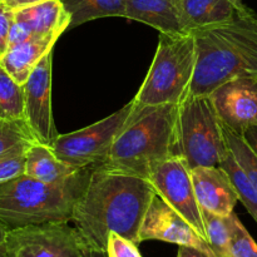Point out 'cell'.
<instances>
[{
    "instance_id": "cell-22",
    "label": "cell",
    "mask_w": 257,
    "mask_h": 257,
    "mask_svg": "<svg viewBox=\"0 0 257 257\" xmlns=\"http://www.w3.org/2000/svg\"><path fill=\"white\" fill-rule=\"evenodd\" d=\"M24 119V87L0 65V120Z\"/></svg>"
},
{
    "instance_id": "cell-31",
    "label": "cell",
    "mask_w": 257,
    "mask_h": 257,
    "mask_svg": "<svg viewBox=\"0 0 257 257\" xmlns=\"http://www.w3.org/2000/svg\"><path fill=\"white\" fill-rule=\"evenodd\" d=\"M177 257H212L203 251L191 246H178Z\"/></svg>"
},
{
    "instance_id": "cell-26",
    "label": "cell",
    "mask_w": 257,
    "mask_h": 257,
    "mask_svg": "<svg viewBox=\"0 0 257 257\" xmlns=\"http://www.w3.org/2000/svg\"><path fill=\"white\" fill-rule=\"evenodd\" d=\"M228 257H257V243L236 216Z\"/></svg>"
},
{
    "instance_id": "cell-15",
    "label": "cell",
    "mask_w": 257,
    "mask_h": 257,
    "mask_svg": "<svg viewBox=\"0 0 257 257\" xmlns=\"http://www.w3.org/2000/svg\"><path fill=\"white\" fill-rule=\"evenodd\" d=\"M125 18L145 23L160 34H188L180 8L173 0H128Z\"/></svg>"
},
{
    "instance_id": "cell-33",
    "label": "cell",
    "mask_w": 257,
    "mask_h": 257,
    "mask_svg": "<svg viewBox=\"0 0 257 257\" xmlns=\"http://www.w3.org/2000/svg\"><path fill=\"white\" fill-rule=\"evenodd\" d=\"M242 137L243 140L246 141V143L250 146L251 150H252L253 152H255V155L257 156V125H253V127L245 131Z\"/></svg>"
},
{
    "instance_id": "cell-21",
    "label": "cell",
    "mask_w": 257,
    "mask_h": 257,
    "mask_svg": "<svg viewBox=\"0 0 257 257\" xmlns=\"http://www.w3.org/2000/svg\"><path fill=\"white\" fill-rule=\"evenodd\" d=\"M220 167L227 172L236 193L238 196V201L245 206L247 212L252 216V218L257 223V188L255 187L250 178L247 177L237 161L230 152V150L225 153L220 162Z\"/></svg>"
},
{
    "instance_id": "cell-38",
    "label": "cell",
    "mask_w": 257,
    "mask_h": 257,
    "mask_svg": "<svg viewBox=\"0 0 257 257\" xmlns=\"http://www.w3.org/2000/svg\"><path fill=\"white\" fill-rule=\"evenodd\" d=\"M3 2H4V0H0V3H3Z\"/></svg>"
},
{
    "instance_id": "cell-30",
    "label": "cell",
    "mask_w": 257,
    "mask_h": 257,
    "mask_svg": "<svg viewBox=\"0 0 257 257\" xmlns=\"http://www.w3.org/2000/svg\"><path fill=\"white\" fill-rule=\"evenodd\" d=\"M9 230V227L0 222V257H14L9 247V241H8Z\"/></svg>"
},
{
    "instance_id": "cell-36",
    "label": "cell",
    "mask_w": 257,
    "mask_h": 257,
    "mask_svg": "<svg viewBox=\"0 0 257 257\" xmlns=\"http://www.w3.org/2000/svg\"><path fill=\"white\" fill-rule=\"evenodd\" d=\"M173 2H175L176 4L178 5V8H180V3H181V0H173Z\"/></svg>"
},
{
    "instance_id": "cell-4",
    "label": "cell",
    "mask_w": 257,
    "mask_h": 257,
    "mask_svg": "<svg viewBox=\"0 0 257 257\" xmlns=\"http://www.w3.org/2000/svg\"><path fill=\"white\" fill-rule=\"evenodd\" d=\"M178 105L133 104L103 165L147 180L155 166L173 156Z\"/></svg>"
},
{
    "instance_id": "cell-18",
    "label": "cell",
    "mask_w": 257,
    "mask_h": 257,
    "mask_svg": "<svg viewBox=\"0 0 257 257\" xmlns=\"http://www.w3.org/2000/svg\"><path fill=\"white\" fill-rule=\"evenodd\" d=\"M79 171L60 161L49 146L34 142L27 152L24 175L42 182H65Z\"/></svg>"
},
{
    "instance_id": "cell-11",
    "label": "cell",
    "mask_w": 257,
    "mask_h": 257,
    "mask_svg": "<svg viewBox=\"0 0 257 257\" xmlns=\"http://www.w3.org/2000/svg\"><path fill=\"white\" fill-rule=\"evenodd\" d=\"M151 240L178 246H191L216 257L210 243L157 193L153 196L146 211L140 230V242Z\"/></svg>"
},
{
    "instance_id": "cell-1",
    "label": "cell",
    "mask_w": 257,
    "mask_h": 257,
    "mask_svg": "<svg viewBox=\"0 0 257 257\" xmlns=\"http://www.w3.org/2000/svg\"><path fill=\"white\" fill-rule=\"evenodd\" d=\"M155 195L141 176L105 165L93 167L72 218L84 248L105 252L110 232L141 243V225Z\"/></svg>"
},
{
    "instance_id": "cell-20",
    "label": "cell",
    "mask_w": 257,
    "mask_h": 257,
    "mask_svg": "<svg viewBox=\"0 0 257 257\" xmlns=\"http://www.w3.org/2000/svg\"><path fill=\"white\" fill-rule=\"evenodd\" d=\"M202 217L205 222L206 238L213 253L216 257H228L236 213L232 212L228 216H220L202 210Z\"/></svg>"
},
{
    "instance_id": "cell-32",
    "label": "cell",
    "mask_w": 257,
    "mask_h": 257,
    "mask_svg": "<svg viewBox=\"0 0 257 257\" xmlns=\"http://www.w3.org/2000/svg\"><path fill=\"white\" fill-rule=\"evenodd\" d=\"M43 2H47V0H4L3 3L12 10H18L25 7H30V5L39 4V3Z\"/></svg>"
},
{
    "instance_id": "cell-2",
    "label": "cell",
    "mask_w": 257,
    "mask_h": 257,
    "mask_svg": "<svg viewBox=\"0 0 257 257\" xmlns=\"http://www.w3.org/2000/svg\"><path fill=\"white\" fill-rule=\"evenodd\" d=\"M191 34L197 60L190 94L210 95L237 78L257 79V14L247 7L228 22Z\"/></svg>"
},
{
    "instance_id": "cell-9",
    "label": "cell",
    "mask_w": 257,
    "mask_h": 257,
    "mask_svg": "<svg viewBox=\"0 0 257 257\" xmlns=\"http://www.w3.org/2000/svg\"><path fill=\"white\" fill-rule=\"evenodd\" d=\"M14 257H83L84 243L67 222L12 228L8 233Z\"/></svg>"
},
{
    "instance_id": "cell-17",
    "label": "cell",
    "mask_w": 257,
    "mask_h": 257,
    "mask_svg": "<svg viewBox=\"0 0 257 257\" xmlns=\"http://www.w3.org/2000/svg\"><path fill=\"white\" fill-rule=\"evenodd\" d=\"M245 7L231 0H181L180 12L187 33L215 27L232 19Z\"/></svg>"
},
{
    "instance_id": "cell-6",
    "label": "cell",
    "mask_w": 257,
    "mask_h": 257,
    "mask_svg": "<svg viewBox=\"0 0 257 257\" xmlns=\"http://www.w3.org/2000/svg\"><path fill=\"white\" fill-rule=\"evenodd\" d=\"M228 148L210 95L188 94L178 105L173 156L191 170L218 166Z\"/></svg>"
},
{
    "instance_id": "cell-35",
    "label": "cell",
    "mask_w": 257,
    "mask_h": 257,
    "mask_svg": "<svg viewBox=\"0 0 257 257\" xmlns=\"http://www.w3.org/2000/svg\"><path fill=\"white\" fill-rule=\"evenodd\" d=\"M231 2H232L233 4L237 5V7H245V4H243V0H231Z\"/></svg>"
},
{
    "instance_id": "cell-13",
    "label": "cell",
    "mask_w": 257,
    "mask_h": 257,
    "mask_svg": "<svg viewBox=\"0 0 257 257\" xmlns=\"http://www.w3.org/2000/svg\"><path fill=\"white\" fill-rule=\"evenodd\" d=\"M193 188L198 205L202 210L220 216L233 212L238 196L228 177L220 166L197 167L191 170Z\"/></svg>"
},
{
    "instance_id": "cell-24",
    "label": "cell",
    "mask_w": 257,
    "mask_h": 257,
    "mask_svg": "<svg viewBox=\"0 0 257 257\" xmlns=\"http://www.w3.org/2000/svg\"><path fill=\"white\" fill-rule=\"evenodd\" d=\"M37 142L25 119L0 120V157L18 147Z\"/></svg>"
},
{
    "instance_id": "cell-7",
    "label": "cell",
    "mask_w": 257,
    "mask_h": 257,
    "mask_svg": "<svg viewBox=\"0 0 257 257\" xmlns=\"http://www.w3.org/2000/svg\"><path fill=\"white\" fill-rule=\"evenodd\" d=\"M133 103L120 108L104 119L75 132L59 135L52 145L53 152L67 165L83 170L103 165L118 133L127 122Z\"/></svg>"
},
{
    "instance_id": "cell-28",
    "label": "cell",
    "mask_w": 257,
    "mask_h": 257,
    "mask_svg": "<svg viewBox=\"0 0 257 257\" xmlns=\"http://www.w3.org/2000/svg\"><path fill=\"white\" fill-rule=\"evenodd\" d=\"M14 23V10L0 3V50L2 54L8 49V40H9L10 28Z\"/></svg>"
},
{
    "instance_id": "cell-37",
    "label": "cell",
    "mask_w": 257,
    "mask_h": 257,
    "mask_svg": "<svg viewBox=\"0 0 257 257\" xmlns=\"http://www.w3.org/2000/svg\"><path fill=\"white\" fill-rule=\"evenodd\" d=\"M0 58H2V50H0Z\"/></svg>"
},
{
    "instance_id": "cell-8",
    "label": "cell",
    "mask_w": 257,
    "mask_h": 257,
    "mask_svg": "<svg viewBox=\"0 0 257 257\" xmlns=\"http://www.w3.org/2000/svg\"><path fill=\"white\" fill-rule=\"evenodd\" d=\"M147 181L151 183L155 192L181 216H183L207 241L202 208L196 198L191 168L185 160L178 156H172L158 163L151 171Z\"/></svg>"
},
{
    "instance_id": "cell-5",
    "label": "cell",
    "mask_w": 257,
    "mask_h": 257,
    "mask_svg": "<svg viewBox=\"0 0 257 257\" xmlns=\"http://www.w3.org/2000/svg\"><path fill=\"white\" fill-rule=\"evenodd\" d=\"M196 60L193 34H160L153 62L133 98V104L136 107L181 104L190 94Z\"/></svg>"
},
{
    "instance_id": "cell-16",
    "label": "cell",
    "mask_w": 257,
    "mask_h": 257,
    "mask_svg": "<svg viewBox=\"0 0 257 257\" xmlns=\"http://www.w3.org/2000/svg\"><path fill=\"white\" fill-rule=\"evenodd\" d=\"M14 20L29 28L34 35L60 37L70 25V15L60 0H47L14 10Z\"/></svg>"
},
{
    "instance_id": "cell-12",
    "label": "cell",
    "mask_w": 257,
    "mask_h": 257,
    "mask_svg": "<svg viewBox=\"0 0 257 257\" xmlns=\"http://www.w3.org/2000/svg\"><path fill=\"white\" fill-rule=\"evenodd\" d=\"M221 123L242 136L257 125V79L228 80L210 94Z\"/></svg>"
},
{
    "instance_id": "cell-19",
    "label": "cell",
    "mask_w": 257,
    "mask_h": 257,
    "mask_svg": "<svg viewBox=\"0 0 257 257\" xmlns=\"http://www.w3.org/2000/svg\"><path fill=\"white\" fill-rule=\"evenodd\" d=\"M70 15L69 29L102 18H125L128 0H60Z\"/></svg>"
},
{
    "instance_id": "cell-34",
    "label": "cell",
    "mask_w": 257,
    "mask_h": 257,
    "mask_svg": "<svg viewBox=\"0 0 257 257\" xmlns=\"http://www.w3.org/2000/svg\"><path fill=\"white\" fill-rule=\"evenodd\" d=\"M83 257H108V256H107V252L87 250V248H84V251H83Z\"/></svg>"
},
{
    "instance_id": "cell-23",
    "label": "cell",
    "mask_w": 257,
    "mask_h": 257,
    "mask_svg": "<svg viewBox=\"0 0 257 257\" xmlns=\"http://www.w3.org/2000/svg\"><path fill=\"white\" fill-rule=\"evenodd\" d=\"M223 137H225L226 145L238 165L247 175L251 182L257 188V156L255 155L250 146L246 143L243 137L238 133L233 132L230 128L222 124Z\"/></svg>"
},
{
    "instance_id": "cell-10",
    "label": "cell",
    "mask_w": 257,
    "mask_h": 257,
    "mask_svg": "<svg viewBox=\"0 0 257 257\" xmlns=\"http://www.w3.org/2000/svg\"><path fill=\"white\" fill-rule=\"evenodd\" d=\"M23 87L25 122L37 142L52 147L59 136L52 110V52L40 60Z\"/></svg>"
},
{
    "instance_id": "cell-14",
    "label": "cell",
    "mask_w": 257,
    "mask_h": 257,
    "mask_svg": "<svg viewBox=\"0 0 257 257\" xmlns=\"http://www.w3.org/2000/svg\"><path fill=\"white\" fill-rule=\"evenodd\" d=\"M58 39L59 37L57 35H33L25 42L8 47L0 58V65L15 82L24 85L40 60L48 53L53 52V47Z\"/></svg>"
},
{
    "instance_id": "cell-25",
    "label": "cell",
    "mask_w": 257,
    "mask_h": 257,
    "mask_svg": "<svg viewBox=\"0 0 257 257\" xmlns=\"http://www.w3.org/2000/svg\"><path fill=\"white\" fill-rule=\"evenodd\" d=\"M33 143L23 145L8 155L0 157V185L25 173L27 152Z\"/></svg>"
},
{
    "instance_id": "cell-27",
    "label": "cell",
    "mask_w": 257,
    "mask_h": 257,
    "mask_svg": "<svg viewBox=\"0 0 257 257\" xmlns=\"http://www.w3.org/2000/svg\"><path fill=\"white\" fill-rule=\"evenodd\" d=\"M105 252L108 257H142L137 243L115 232H110L108 236Z\"/></svg>"
},
{
    "instance_id": "cell-29",
    "label": "cell",
    "mask_w": 257,
    "mask_h": 257,
    "mask_svg": "<svg viewBox=\"0 0 257 257\" xmlns=\"http://www.w3.org/2000/svg\"><path fill=\"white\" fill-rule=\"evenodd\" d=\"M32 30L29 29L28 27H25L24 24L19 22L13 23L12 28H10V33H9V40H8V47H12V45L19 44V43L25 42L29 38L33 37Z\"/></svg>"
},
{
    "instance_id": "cell-3",
    "label": "cell",
    "mask_w": 257,
    "mask_h": 257,
    "mask_svg": "<svg viewBox=\"0 0 257 257\" xmlns=\"http://www.w3.org/2000/svg\"><path fill=\"white\" fill-rule=\"evenodd\" d=\"M93 168H83L62 183H45L27 175L0 185V222L18 228L69 222L84 193Z\"/></svg>"
}]
</instances>
